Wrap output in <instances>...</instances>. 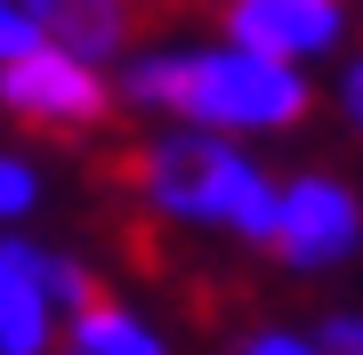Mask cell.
<instances>
[{
    "mask_svg": "<svg viewBox=\"0 0 363 355\" xmlns=\"http://www.w3.org/2000/svg\"><path fill=\"white\" fill-rule=\"evenodd\" d=\"M130 97L162 113H186L210 130H274V121L307 113V81L291 65H267V57L242 49H162L130 65Z\"/></svg>",
    "mask_w": 363,
    "mask_h": 355,
    "instance_id": "6da1fadb",
    "label": "cell"
},
{
    "mask_svg": "<svg viewBox=\"0 0 363 355\" xmlns=\"http://www.w3.org/2000/svg\"><path fill=\"white\" fill-rule=\"evenodd\" d=\"M138 178H145V194H154L169 218L234 226V235H250V242H267V226H274V186L259 178V162L234 154L226 137H202V130L154 137L138 154Z\"/></svg>",
    "mask_w": 363,
    "mask_h": 355,
    "instance_id": "7a4b0ae2",
    "label": "cell"
},
{
    "mask_svg": "<svg viewBox=\"0 0 363 355\" xmlns=\"http://www.w3.org/2000/svg\"><path fill=\"white\" fill-rule=\"evenodd\" d=\"M355 194L339 178H291L274 194V226H267V250H283L291 266H339L355 250Z\"/></svg>",
    "mask_w": 363,
    "mask_h": 355,
    "instance_id": "3957f363",
    "label": "cell"
},
{
    "mask_svg": "<svg viewBox=\"0 0 363 355\" xmlns=\"http://www.w3.org/2000/svg\"><path fill=\"white\" fill-rule=\"evenodd\" d=\"M0 106L25 113V121L81 130V121L105 113V81H97V65H81L65 49H33L25 65H0Z\"/></svg>",
    "mask_w": 363,
    "mask_h": 355,
    "instance_id": "277c9868",
    "label": "cell"
},
{
    "mask_svg": "<svg viewBox=\"0 0 363 355\" xmlns=\"http://www.w3.org/2000/svg\"><path fill=\"white\" fill-rule=\"evenodd\" d=\"M339 25H347V9L339 0H234L226 9V40L242 57H267V65H291L315 49H331Z\"/></svg>",
    "mask_w": 363,
    "mask_h": 355,
    "instance_id": "5b68a950",
    "label": "cell"
},
{
    "mask_svg": "<svg viewBox=\"0 0 363 355\" xmlns=\"http://www.w3.org/2000/svg\"><path fill=\"white\" fill-rule=\"evenodd\" d=\"M25 25L49 40V49H65V57H81V65H105V57L130 40V25H138V9L130 0H9Z\"/></svg>",
    "mask_w": 363,
    "mask_h": 355,
    "instance_id": "8992f818",
    "label": "cell"
},
{
    "mask_svg": "<svg viewBox=\"0 0 363 355\" xmlns=\"http://www.w3.org/2000/svg\"><path fill=\"white\" fill-rule=\"evenodd\" d=\"M73 355H162V339L130 315V307L89 299V307L73 315Z\"/></svg>",
    "mask_w": 363,
    "mask_h": 355,
    "instance_id": "52a82bcc",
    "label": "cell"
},
{
    "mask_svg": "<svg viewBox=\"0 0 363 355\" xmlns=\"http://www.w3.org/2000/svg\"><path fill=\"white\" fill-rule=\"evenodd\" d=\"M49 347V299L33 283H0V355H40Z\"/></svg>",
    "mask_w": 363,
    "mask_h": 355,
    "instance_id": "ba28073f",
    "label": "cell"
},
{
    "mask_svg": "<svg viewBox=\"0 0 363 355\" xmlns=\"http://www.w3.org/2000/svg\"><path fill=\"white\" fill-rule=\"evenodd\" d=\"M33 49H49V40H40V33L25 25V16H16L9 0H0V65H25Z\"/></svg>",
    "mask_w": 363,
    "mask_h": 355,
    "instance_id": "9c48e42d",
    "label": "cell"
},
{
    "mask_svg": "<svg viewBox=\"0 0 363 355\" xmlns=\"http://www.w3.org/2000/svg\"><path fill=\"white\" fill-rule=\"evenodd\" d=\"M33 194H40V178L25 170V162H9V154H0V218L33 210Z\"/></svg>",
    "mask_w": 363,
    "mask_h": 355,
    "instance_id": "30bf717a",
    "label": "cell"
},
{
    "mask_svg": "<svg viewBox=\"0 0 363 355\" xmlns=\"http://www.w3.org/2000/svg\"><path fill=\"white\" fill-rule=\"evenodd\" d=\"M33 275H40V242L0 235V283H33Z\"/></svg>",
    "mask_w": 363,
    "mask_h": 355,
    "instance_id": "8fae6325",
    "label": "cell"
},
{
    "mask_svg": "<svg viewBox=\"0 0 363 355\" xmlns=\"http://www.w3.org/2000/svg\"><path fill=\"white\" fill-rule=\"evenodd\" d=\"M315 347L323 355H363V315H331L323 331H315Z\"/></svg>",
    "mask_w": 363,
    "mask_h": 355,
    "instance_id": "7c38bea8",
    "label": "cell"
},
{
    "mask_svg": "<svg viewBox=\"0 0 363 355\" xmlns=\"http://www.w3.org/2000/svg\"><path fill=\"white\" fill-rule=\"evenodd\" d=\"M242 355H323V347H315V339H298V331H259Z\"/></svg>",
    "mask_w": 363,
    "mask_h": 355,
    "instance_id": "4fadbf2b",
    "label": "cell"
},
{
    "mask_svg": "<svg viewBox=\"0 0 363 355\" xmlns=\"http://www.w3.org/2000/svg\"><path fill=\"white\" fill-rule=\"evenodd\" d=\"M339 106H347V121L363 130V65H347V81H339Z\"/></svg>",
    "mask_w": 363,
    "mask_h": 355,
    "instance_id": "5bb4252c",
    "label": "cell"
}]
</instances>
